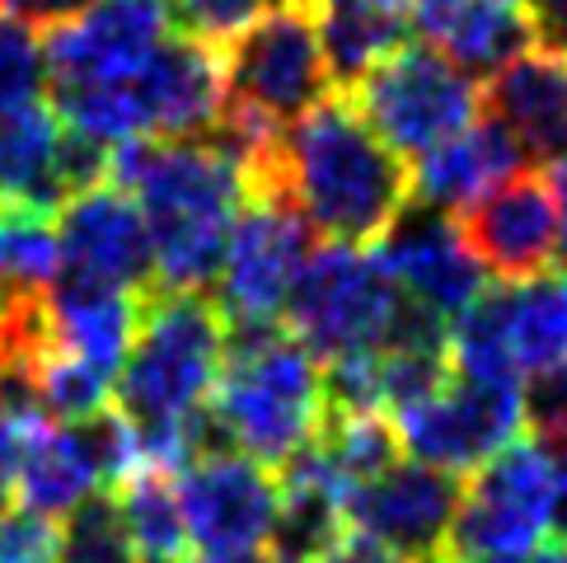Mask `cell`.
I'll return each mask as SVG.
<instances>
[{
	"label": "cell",
	"mask_w": 567,
	"mask_h": 563,
	"mask_svg": "<svg viewBox=\"0 0 567 563\" xmlns=\"http://www.w3.org/2000/svg\"><path fill=\"white\" fill-rule=\"evenodd\" d=\"M558 451V447H554ZM558 460H563V493H558V531L567 535V447L558 451Z\"/></svg>",
	"instance_id": "cell-35"
},
{
	"label": "cell",
	"mask_w": 567,
	"mask_h": 563,
	"mask_svg": "<svg viewBox=\"0 0 567 563\" xmlns=\"http://www.w3.org/2000/svg\"><path fill=\"white\" fill-rule=\"evenodd\" d=\"M56 245H62V277L146 296L155 287L151 231L132 193L117 184H94L56 207Z\"/></svg>",
	"instance_id": "cell-14"
},
{
	"label": "cell",
	"mask_w": 567,
	"mask_h": 563,
	"mask_svg": "<svg viewBox=\"0 0 567 563\" xmlns=\"http://www.w3.org/2000/svg\"><path fill=\"white\" fill-rule=\"evenodd\" d=\"M188 540L207 559H258L272 550L281 489L277 474L230 447L202 451L178 470Z\"/></svg>",
	"instance_id": "cell-11"
},
{
	"label": "cell",
	"mask_w": 567,
	"mask_h": 563,
	"mask_svg": "<svg viewBox=\"0 0 567 563\" xmlns=\"http://www.w3.org/2000/svg\"><path fill=\"white\" fill-rule=\"evenodd\" d=\"M409 14L422 43L445 52L470 75H493L525 48H539L530 10L512 0H413Z\"/></svg>",
	"instance_id": "cell-19"
},
{
	"label": "cell",
	"mask_w": 567,
	"mask_h": 563,
	"mask_svg": "<svg viewBox=\"0 0 567 563\" xmlns=\"http://www.w3.org/2000/svg\"><path fill=\"white\" fill-rule=\"evenodd\" d=\"M530 563H567V535H558V540H549V545H539Z\"/></svg>",
	"instance_id": "cell-33"
},
{
	"label": "cell",
	"mask_w": 567,
	"mask_h": 563,
	"mask_svg": "<svg viewBox=\"0 0 567 563\" xmlns=\"http://www.w3.org/2000/svg\"><path fill=\"white\" fill-rule=\"evenodd\" d=\"M184 563H272V559L258 554V559H184Z\"/></svg>",
	"instance_id": "cell-36"
},
{
	"label": "cell",
	"mask_w": 567,
	"mask_h": 563,
	"mask_svg": "<svg viewBox=\"0 0 567 563\" xmlns=\"http://www.w3.org/2000/svg\"><path fill=\"white\" fill-rule=\"evenodd\" d=\"M141 300L146 296L56 277L43 291L56 352H66V357L117 380V371H123V361L132 352L136 325H141Z\"/></svg>",
	"instance_id": "cell-21"
},
{
	"label": "cell",
	"mask_w": 567,
	"mask_h": 563,
	"mask_svg": "<svg viewBox=\"0 0 567 563\" xmlns=\"http://www.w3.org/2000/svg\"><path fill=\"white\" fill-rule=\"evenodd\" d=\"M409 296L394 287L375 249L323 245L306 258L281 319L323 367L352 352L384 348L403 325Z\"/></svg>",
	"instance_id": "cell-6"
},
{
	"label": "cell",
	"mask_w": 567,
	"mask_h": 563,
	"mask_svg": "<svg viewBox=\"0 0 567 563\" xmlns=\"http://www.w3.org/2000/svg\"><path fill=\"white\" fill-rule=\"evenodd\" d=\"M62 277L56 216L24 203H0V287L14 296H43Z\"/></svg>",
	"instance_id": "cell-25"
},
{
	"label": "cell",
	"mask_w": 567,
	"mask_h": 563,
	"mask_svg": "<svg viewBox=\"0 0 567 563\" xmlns=\"http://www.w3.org/2000/svg\"><path fill=\"white\" fill-rule=\"evenodd\" d=\"M48 85V48L29 19L0 14V113L38 104Z\"/></svg>",
	"instance_id": "cell-27"
},
{
	"label": "cell",
	"mask_w": 567,
	"mask_h": 563,
	"mask_svg": "<svg viewBox=\"0 0 567 563\" xmlns=\"http://www.w3.org/2000/svg\"><path fill=\"white\" fill-rule=\"evenodd\" d=\"M169 38V10L159 0H85L43 29L52 90L117 85L151 62Z\"/></svg>",
	"instance_id": "cell-13"
},
{
	"label": "cell",
	"mask_w": 567,
	"mask_h": 563,
	"mask_svg": "<svg viewBox=\"0 0 567 563\" xmlns=\"http://www.w3.org/2000/svg\"><path fill=\"white\" fill-rule=\"evenodd\" d=\"M319 43L333 90H352L380 57H390L403 43V19L367 6V0H333V6H319Z\"/></svg>",
	"instance_id": "cell-24"
},
{
	"label": "cell",
	"mask_w": 567,
	"mask_h": 563,
	"mask_svg": "<svg viewBox=\"0 0 567 563\" xmlns=\"http://www.w3.org/2000/svg\"><path fill=\"white\" fill-rule=\"evenodd\" d=\"M56 559V526L29 508L0 512V563H52Z\"/></svg>",
	"instance_id": "cell-29"
},
{
	"label": "cell",
	"mask_w": 567,
	"mask_h": 563,
	"mask_svg": "<svg viewBox=\"0 0 567 563\" xmlns=\"http://www.w3.org/2000/svg\"><path fill=\"white\" fill-rule=\"evenodd\" d=\"M549 184H554V197H558V264L567 268V165L549 170Z\"/></svg>",
	"instance_id": "cell-32"
},
{
	"label": "cell",
	"mask_w": 567,
	"mask_h": 563,
	"mask_svg": "<svg viewBox=\"0 0 567 563\" xmlns=\"http://www.w3.org/2000/svg\"><path fill=\"white\" fill-rule=\"evenodd\" d=\"M520 170H525V155L512 141V132L483 113L474 127H464L460 136H451L445 146L427 151L413 165V203L460 216L464 207H474L478 197H488L497 184H506Z\"/></svg>",
	"instance_id": "cell-20"
},
{
	"label": "cell",
	"mask_w": 567,
	"mask_h": 563,
	"mask_svg": "<svg viewBox=\"0 0 567 563\" xmlns=\"http://www.w3.org/2000/svg\"><path fill=\"white\" fill-rule=\"evenodd\" d=\"M464 245L497 282H530L558 264V197L544 170H520L455 216Z\"/></svg>",
	"instance_id": "cell-16"
},
{
	"label": "cell",
	"mask_w": 567,
	"mask_h": 563,
	"mask_svg": "<svg viewBox=\"0 0 567 563\" xmlns=\"http://www.w3.org/2000/svg\"><path fill=\"white\" fill-rule=\"evenodd\" d=\"M109 493L117 502V512H123V526L132 535L141 563H184L188 559L193 540H188L184 502H178V479L169 470L141 465Z\"/></svg>",
	"instance_id": "cell-23"
},
{
	"label": "cell",
	"mask_w": 567,
	"mask_h": 563,
	"mask_svg": "<svg viewBox=\"0 0 567 563\" xmlns=\"http://www.w3.org/2000/svg\"><path fill=\"white\" fill-rule=\"evenodd\" d=\"M483 109L512 132L535 170L567 165V57L549 48H525L483 85Z\"/></svg>",
	"instance_id": "cell-17"
},
{
	"label": "cell",
	"mask_w": 567,
	"mask_h": 563,
	"mask_svg": "<svg viewBox=\"0 0 567 563\" xmlns=\"http://www.w3.org/2000/svg\"><path fill=\"white\" fill-rule=\"evenodd\" d=\"M310 226L287 197L277 193H249L239 207L226 258L216 273V306L230 319V329L249 325H277L291 300V287L310 249Z\"/></svg>",
	"instance_id": "cell-10"
},
{
	"label": "cell",
	"mask_w": 567,
	"mask_h": 563,
	"mask_svg": "<svg viewBox=\"0 0 567 563\" xmlns=\"http://www.w3.org/2000/svg\"><path fill=\"white\" fill-rule=\"evenodd\" d=\"M226 348L230 319L202 291H155L141 300L132 352L113 386V413L132 428L141 465L178 474L202 451H216L207 405Z\"/></svg>",
	"instance_id": "cell-1"
},
{
	"label": "cell",
	"mask_w": 567,
	"mask_h": 563,
	"mask_svg": "<svg viewBox=\"0 0 567 563\" xmlns=\"http://www.w3.org/2000/svg\"><path fill=\"white\" fill-rule=\"evenodd\" d=\"M268 6L272 0H174V24H178V33H193L202 43L226 48L230 38L239 29H249Z\"/></svg>",
	"instance_id": "cell-28"
},
{
	"label": "cell",
	"mask_w": 567,
	"mask_h": 563,
	"mask_svg": "<svg viewBox=\"0 0 567 563\" xmlns=\"http://www.w3.org/2000/svg\"><path fill=\"white\" fill-rule=\"evenodd\" d=\"M109 184L132 193L151 231L155 291H202L216 282L226 239L249 197V174L220 136L127 141L109 155Z\"/></svg>",
	"instance_id": "cell-3"
},
{
	"label": "cell",
	"mask_w": 567,
	"mask_h": 563,
	"mask_svg": "<svg viewBox=\"0 0 567 563\" xmlns=\"http://www.w3.org/2000/svg\"><path fill=\"white\" fill-rule=\"evenodd\" d=\"M220 57H226L230 109H245L272 127H291L319 99L333 94L315 0H272L249 29H239L220 48Z\"/></svg>",
	"instance_id": "cell-7"
},
{
	"label": "cell",
	"mask_w": 567,
	"mask_h": 563,
	"mask_svg": "<svg viewBox=\"0 0 567 563\" xmlns=\"http://www.w3.org/2000/svg\"><path fill=\"white\" fill-rule=\"evenodd\" d=\"M85 0H0V14H14V19H29V24H56L62 14L80 10Z\"/></svg>",
	"instance_id": "cell-31"
},
{
	"label": "cell",
	"mask_w": 567,
	"mask_h": 563,
	"mask_svg": "<svg viewBox=\"0 0 567 563\" xmlns=\"http://www.w3.org/2000/svg\"><path fill=\"white\" fill-rule=\"evenodd\" d=\"M207 413L230 451L258 460L262 470H287L319 437L329 413L323 361L291 329H230L226 367Z\"/></svg>",
	"instance_id": "cell-4"
},
{
	"label": "cell",
	"mask_w": 567,
	"mask_h": 563,
	"mask_svg": "<svg viewBox=\"0 0 567 563\" xmlns=\"http://www.w3.org/2000/svg\"><path fill=\"white\" fill-rule=\"evenodd\" d=\"M249 193L287 197L329 245L371 249L413 207V165L384 146L338 90L281 127L272 165L254 178Z\"/></svg>",
	"instance_id": "cell-2"
},
{
	"label": "cell",
	"mask_w": 567,
	"mask_h": 563,
	"mask_svg": "<svg viewBox=\"0 0 567 563\" xmlns=\"http://www.w3.org/2000/svg\"><path fill=\"white\" fill-rule=\"evenodd\" d=\"M399 441L422 465H436L445 474H474L483 460H493L502 447L530 428V386L516 376H464L422 399L417 409L394 418Z\"/></svg>",
	"instance_id": "cell-9"
},
{
	"label": "cell",
	"mask_w": 567,
	"mask_h": 563,
	"mask_svg": "<svg viewBox=\"0 0 567 563\" xmlns=\"http://www.w3.org/2000/svg\"><path fill=\"white\" fill-rule=\"evenodd\" d=\"M159 6H174V0H159Z\"/></svg>",
	"instance_id": "cell-37"
},
{
	"label": "cell",
	"mask_w": 567,
	"mask_h": 563,
	"mask_svg": "<svg viewBox=\"0 0 567 563\" xmlns=\"http://www.w3.org/2000/svg\"><path fill=\"white\" fill-rule=\"evenodd\" d=\"M371 249L384 264V273L394 277V287L409 296L413 306L436 315L441 325H455V319L488 291V273H483L474 249L464 245L455 216L432 212L422 203L403 212L390 226V235Z\"/></svg>",
	"instance_id": "cell-15"
},
{
	"label": "cell",
	"mask_w": 567,
	"mask_h": 563,
	"mask_svg": "<svg viewBox=\"0 0 567 563\" xmlns=\"http://www.w3.org/2000/svg\"><path fill=\"white\" fill-rule=\"evenodd\" d=\"M94 493H109V470H104V447H99L94 422H56L43 418L24 441L14 474V498L19 508L38 516H71L80 502Z\"/></svg>",
	"instance_id": "cell-18"
},
{
	"label": "cell",
	"mask_w": 567,
	"mask_h": 563,
	"mask_svg": "<svg viewBox=\"0 0 567 563\" xmlns=\"http://www.w3.org/2000/svg\"><path fill=\"white\" fill-rule=\"evenodd\" d=\"M56 559L62 563H141L113 493H94L66 516V526L56 531Z\"/></svg>",
	"instance_id": "cell-26"
},
{
	"label": "cell",
	"mask_w": 567,
	"mask_h": 563,
	"mask_svg": "<svg viewBox=\"0 0 567 563\" xmlns=\"http://www.w3.org/2000/svg\"><path fill=\"white\" fill-rule=\"evenodd\" d=\"M497 338L525 386L567 371V268L488 291Z\"/></svg>",
	"instance_id": "cell-22"
},
{
	"label": "cell",
	"mask_w": 567,
	"mask_h": 563,
	"mask_svg": "<svg viewBox=\"0 0 567 563\" xmlns=\"http://www.w3.org/2000/svg\"><path fill=\"white\" fill-rule=\"evenodd\" d=\"M460 484L422 460H394L390 470L348 489L342 498V531H357L409 563H441L451 554Z\"/></svg>",
	"instance_id": "cell-12"
},
{
	"label": "cell",
	"mask_w": 567,
	"mask_h": 563,
	"mask_svg": "<svg viewBox=\"0 0 567 563\" xmlns=\"http://www.w3.org/2000/svg\"><path fill=\"white\" fill-rule=\"evenodd\" d=\"M563 460L539 432L516 437L470 474L460 493L451 554H506L525 559L549 526H558Z\"/></svg>",
	"instance_id": "cell-8"
},
{
	"label": "cell",
	"mask_w": 567,
	"mask_h": 563,
	"mask_svg": "<svg viewBox=\"0 0 567 563\" xmlns=\"http://www.w3.org/2000/svg\"><path fill=\"white\" fill-rule=\"evenodd\" d=\"M310 563H409V559L390 554L384 545H375V540L357 535V531H342V535L333 540V545H323Z\"/></svg>",
	"instance_id": "cell-30"
},
{
	"label": "cell",
	"mask_w": 567,
	"mask_h": 563,
	"mask_svg": "<svg viewBox=\"0 0 567 563\" xmlns=\"http://www.w3.org/2000/svg\"><path fill=\"white\" fill-rule=\"evenodd\" d=\"M342 94L352 99L384 146L403 155L409 165L483 117V85L445 52L427 48L422 38L399 43L390 57H380Z\"/></svg>",
	"instance_id": "cell-5"
},
{
	"label": "cell",
	"mask_w": 567,
	"mask_h": 563,
	"mask_svg": "<svg viewBox=\"0 0 567 563\" xmlns=\"http://www.w3.org/2000/svg\"><path fill=\"white\" fill-rule=\"evenodd\" d=\"M441 563H520V559H506V554H445Z\"/></svg>",
	"instance_id": "cell-34"
}]
</instances>
